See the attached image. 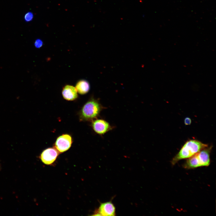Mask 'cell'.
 I'll list each match as a JSON object with an SVG mask.
<instances>
[{
  "mask_svg": "<svg viewBox=\"0 0 216 216\" xmlns=\"http://www.w3.org/2000/svg\"><path fill=\"white\" fill-rule=\"evenodd\" d=\"M43 45V42L42 41L39 39H36L34 43V45L37 48L41 47Z\"/></svg>",
  "mask_w": 216,
  "mask_h": 216,
  "instance_id": "11",
  "label": "cell"
},
{
  "mask_svg": "<svg viewBox=\"0 0 216 216\" xmlns=\"http://www.w3.org/2000/svg\"><path fill=\"white\" fill-rule=\"evenodd\" d=\"M103 108L98 100L92 98L82 107L80 113V118L84 120H92L98 116Z\"/></svg>",
  "mask_w": 216,
  "mask_h": 216,
  "instance_id": "3",
  "label": "cell"
},
{
  "mask_svg": "<svg viewBox=\"0 0 216 216\" xmlns=\"http://www.w3.org/2000/svg\"><path fill=\"white\" fill-rule=\"evenodd\" d=\"M191 122V119L189 117L186 118L184 120V123L186 125H190Z\"/></svg>",
  "mask_w": 216,
  "mask_h": 216,
  "instance_id": "12",
  "label": "cell"
},
{
  "mask_svg": "<svg viewBox=\"0 0 216 216\" xmlns=\"http://www.w3.org/2000/svg\"><path fill=\"white\" fill-rule=\"evenodd\" d=\"M208 146V145L198 140H189L184 144L178 153L172 158L171 164L174 165L179 160L187 159Z\"/></svg>",
  "mask_w": 216,
  "mask_h": 216,
  "instance_id": "1",
  "label": "cell"
},
{
  "mask_svg": "<svg viewBox=\"0 0 216 216\" xmlns=\"http://www.w3.org/2000/svg\"><path fill=\"white\" fill-rule=\"evenodd\" d=\"M75 88L77 92L81 94L87 93L90 89L89 82L86 80H82L79 81L76 83Z\"/></svg>",
  "mask_w": 216,
  "mask_h": 216,
  "instance_id": "9",
  "label": "cell"
},
{
  "mask_svg": "<svg viewBox=\"0 0 216 216\" xmlns=\"http://www.w3.org/2000/svg\"><path fill=\"white\" fill-rule=\"evenodd\" d=\"M59 153V152L55 148H48L42 152L40 155V158L44 164L50 165L55 161Z\"/></svg>",
  "mask_w": 216,
  "mask_h": 216,
  "instance_id": "6",
  "label": "cell"
},
{
  "mask_svg": "<svg viewBox=\"0 0 216 216\" xmlns=\"http://www.w3.org/2000/svg\"><path fill=\"white\" fill-rule=\"evenodd\" d=\"M212 149V146H208L187 159L183 165V167L190 169L209 166L210 164V153Z\"/></svg>",
  "mask_w": 216,
  "mask_h": 216,
  "instance_id": "2",
  "label": "cell"
},
{
  "mask_svg": "<svg viewBox=\"0 0 216 216\" xmlns=\"http://www.w3.org/2000/svg\"><path fill=\"white\" fill-rule=\"evenodd\" d=\"M92 127L95 133L100 135H104L113 129V127L108 122L101 119L93 121Z\"/></svg>",
  "mask_w": 216,
  "mask_h": 216,
  "instance_id": "5",
  "label": "cell"
},
{
  "mask_svg": "<svg viewBox=\"0 0 216 216\" xmlns=\"http://www.w3.org/2000/svg\"><path fill=\"white\" fill-rule=\"evenodd\" d=\"M72 142L71 136L68 134H63L57 139L55 144V148L60 153L68 150Z\"/></svg>",
  "mask_w": 216,
  "mask_h": 216,
  "instance_id": "4",
  "label": "cell"
},
{
  "mask_svg": "<svg viewBox=\"0 0 216 216\" xmlns=\"http://www.w3.org/2000/svg\"><path fill=\"white\" fill-rule=\"evenodd\" d=\"M77 90L74 86L67 85L63 88L62 94L63 98L65 100L72 101L76 99L78 97Z\"/></svg>",
  "mask_w": 216,
  "mask_h": 216,
  "instance_id": "8",
  "label": "cell"
},
{
  "mask_svg": "<svg viewBox=\"0 0 216 216\" xmlns=\"http://www.w3.org/2000/svg\"><path fill=\"white\" fill-rule=\"evenodd\" d=\"M33 13L31 12H28L25 14L24 19L26 22H29L33 20Z\"/></svg>",
  "mask_w": 216,
  "mask_h": 216,
  "instance_id": "10",
  "label": "cell"
},
{
  "mask_svg": "<svg viewBox=\"0 0 216 216\" xmlns=\"http://www.w3.org/2000/svg\"><path fill=\"white\" fill-rule=\"evenodd\" d=\"M94 215L115 216L116 208L111 201L101 203Z\"/></svg>",
  "mask_w": 216,
  "mask_h": 216,
  "instance_id": "7",
  "label": "cell"
}]
</instances>
